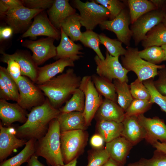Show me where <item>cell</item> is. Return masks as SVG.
<instances>
[{
	"label": "cell",
	"instance_id": "48",
	"mask_svg": "<svg viewBox=\"0 0 166 166\" xmlns=\"http://www.w3.org/2000/svg\"><path fill=\"white\" fill-rule=\"evenodd\" d=\"M104 142L102 136L98 133L93 135L90 140L91 145L95 149L103 148Z\"/></svg>",
	"mask_w": 166,
	"mask_h": 166
},
{
	"label": "cell",
	"instance_id": "43",
	"mask_svg": "<svg viewBox=\"0 0 166 166\" xmlns=\"http://www.w3.org/2000/svg\"><path fill=\"white\" fill-rule=\"evenodd\" d=\"M0 77L3 81L5 85L11 92L14 101L17 102L19 99V94L18 85L8 73L6 68L0 66Z\"/></svg>",
	"mask_w": 166,
	"mask_h": 166
},
{
	"label": "cell",
	"instance_id": "29",
	"mask_svg": "<svg viewBox=\"0 0 166 166\" xmlns=\"http://www.w3.org/2000/svg\"><path fill=\"white\" fill-rule=\"evenodd\" d=\"M36 140L33 139L28 140L22 151L15 156L2 162L0 166H20L27 162L35 154Z\"/></svg>",
	"mask_w": 166,
	"mask_h": 166
},
{
	"label": "cell",
	"instance_id": "56",
	"mask_svg": "<svg viewBox=\"0 0 166 166\" xmlns=\"http://www.w3.org/2000/svg\"><path fill=\"white\" fill-rule=\"evenodd\" d=\"M161 47L163 49L164 53V61H166V44L164 45Z\"/></svg>",
	"mask_w": 166,
	"mask_h": 166
},
{
	"label": "cell",
	"instance_id": "24",
	"mask_svg": "<svg viewBox=\"0 0 166 166\" xmlns=\"http://www.w3.org/2000/svg\"><path fill=\"white\" fill-rule=\"evenodd\" d=\"M61 38L59 45L56 47L57 59L69 58L74 61L82 57L83 53L80 50L83 48L81 45L74 43L61 28Z\"/></svg>",
	"mask_w": 166,
	"mask_h": 166
},
{
	"label": "cell",
	"instance_id": "14",
	"mask_svg": "<svg viewBox=\"0 0 166 166\" xmlns=\"http://www.w3.org/2000/svg\"><path fill=\"white\" fill-rule=\"evenodd\" d=\"M55 39L47 37L36 41L25 40L22 43L23 47L32 52V58L38 66L57 55L56 47L54 45Z\"/></svg>",
	"mask_w": 166,
	"mask_h": 166
},
{
	"label": "cell",
	"instance_id": "28",
	"mask_svg": "<svg viewBox=\"0 0 166 166\" xmlns=\"http://www.w3.org/2000/svg\"><path fill=\"white\" fill-rule=\"evenodd\" d=\"M80 14L76 13L66 18L61 23V28L73 42L80 41L82 35Z\"/></svg>",
	"mask_w": 166,
	"mask_h": 166
},
{
	"label": "cell",
	"instance_id": "20",
	"mask_svg": "<svg viewBox=\"0 0 166 166\" xmlns=\"http://www.w3.org/2000/svg\"><path fill=\"white\" fill-rule=\"evenodd\" d=\"M122 123L123 130L121 136L125 138L133 146L144 139L146 131L137 116L125 117Z\"/></svg>",
	"mask_w": 166,
	"mask_h": 166
},
{
	"label": "cell",
	"instance_id": "30",
	"mask_svg": "<svg viewBox=\"0 0 166 166\" xmlns=\"http://www.w3.org/2000/svg\"><path fill=\"white\" fill-rule=\"evenodd\" d=\"M127 2L129 7L131 24L145 13L157 9L150 0H128Z\"/></svg>",
	"mask_w": 166,
	"mask_h": 166
},
{
	"label": "cell",
	"instance_id": "9",
	"mask_svg": "<svg viewBox=\"0 0 166 166\" xmlns=\"http://www.w3.org/2000/svg\"><path fill=\"white\" fill-rule=\"evenodd\" d=\"M17 85L19 94L17 103L24 109H30L45 101L46 98L42 91L27 77L22 76Z\"/></svg>",
	"mask_w": 166,
	"mask_h": 166
},
{
	"label": "cell",
	"instance_id": "16",
	"mask_svg": "<svg viewBox=\"0 0 166 166\" xmlns=\"http://www.w3.org/2000/svg\"><path fill=\"white\" fill-rule=\"evenodd\" d=\"M0 160H3L15 149L25 145L27 141L15 135L16 132L11 127H3L0 124Z\"/></svg>",
	"mask_w": 166,
	"mask_h": 166
},
{
	"label": "cell",
	"instance_id": "41",
	"mask_svg": "<svg viewBox=\"0 0 166 166\" xmlns=\"http://www.w3.org/2000/svg\"><path fill=\"white\" fill-rule=\"evenodd\" d=\"M109 158V156L105 148L95 149L90 153L86 166H102Z\"/></svg>",
	"mask_w": 166,
	"mask_h": 166
},
{
	"label": "cell",
	"instance_id": "5",
	"mask_svg": "<svg viewBox=\"0 0 166 166\" xmlns=\"http://www.w3.org/2000/svg\"><path fill=\"white\" fill-rule=\"evenodd\" d=\"M72 2L73 7L79 11L80 22L86 30H93L97 25L110 18V15L108 10L94 0L84 2L79 0H74Z\"/></svg>",
	"mask_w": 166,
	"mask_h": 166
},
{
	"label": "cell",
	"instance_id": "35",
	"mask_svg": "<svg viewBox=\"0 0 166 166\" xmlns=\"http://www.w3.org/2000/svg\"><path fill=\"white\" fill-rule=\"evenodd\" d=\"M79 41L85 46L93 49L101 59L103 60L105 59L100 48L99 34L93 30H86L82 32Z\"/></svg>",
	"mask_w": 166,
	"mask_h": 166
},
{
	"label": "cell",
	"instance_id": "1",
	"mask_svg": "<svg viewBox=\"0 0 166 166\" xmlns=\"http://www.w3.org/2000/svg\"><path fill=\"white\" fill-rule=\"evenodd\" d=\"M60 113L59 109L53 107L46 98L42 105L33 108L27 114L26 122L16 130L17 136L24 139H39L47 132L50 122Z\"/></svg>",
	"mask_w": 166,
	"mask_h": 166
},
{
	"label": "cell",
	"instance_id": "6",
	"mask_svg": "<svg viewBox=\"0 0 166 166\" xmlns=\"http://www.w3.org/2000/svg\"><path fill=\"white\" fill-rule=\"evenodd\" d=\"M88 136L87 132L82 130L61 132V148L64 163H69L81 154L87 144Z\"/></svg>",
	"mask_w": 166,
	"mask_h": 166
},
{
	"label": "cell",
	"instance_id": "55",
	"mask_svg": "<svg viewBox=\"0 0 166 166\" xmlns=\"http://www.w3.org/2000/svg\"><path fill=\"white\" fill-rule=\"evenodd\" d=\"M77 158H76L69 163L63 165H57L55 166H77Z\"/></svg>",
	"mask_w": 166,
	"mask_h": 166
},
{
	"label": "cell",
	"instance_id": "31",
	"mask_svg": "<svg viewBox=\"0 0 166 166\" xmlns=\"http://www.w3.org/2000/svg\"><path fill=\"white\" fill-rule=\"evenodd\" d=\"M91 76L98 93L105 98L117 103V95L113 83L96 74H93Z\"/></svg>",
	"mask_w": 166,
	"mask_h": 166
},
{
	"label": "cell",
	"instance_id": "27",
	"mask_svg": "<svg viewBox=\"0 0 166 166\" xmlns=\"http://www.w3.org/2000/svg\"><path fill=\"white\" fill-rule=\"evenodd\" d=\"M141 43L144 49L166 44V26L162 23L155 26L148 32Z\"/></svg>",
	"mask_w": 166,
	"mask_h": 166
},
{
	"label": "cell",
	"instance_id": "49",
	"mask_svg": "<svg viewBox=\"0 0 166 166\" xmlns=\"http://www.w3.org/2000/svg\"><path fill=\"white\" fill-rule=\"evenodd\" d=\"M14 33L12 29L9 26L1 27L0 28V41L10 38Z\"/></svg>",
	"mask_w": 166,
	"mask_h": 166
},
{
	"label": "cell",
	"instance_id": "22",
	"mask_svg": "<svg viewBox=\"0 0 166 166\" xmlns=\"http://www.w3.org/2000/svg\"><path fill=\"white\" fill-rule=\"evenodd\" d=\"M97 121L104 120L122 123L125 112L117 103L104 98L94 116Z\"/></svg>",
	"mask_w": 166,
	"mask_h": 166
},
{
	"label": "cell",
	"instance_id": "57",
	"mask_svg": "<svg viewBox=\"0 0 166 166\" xmlns=\"http://www.w3.org/2000/svg\"><path fill=\"white\" fill-rule=\"evenodd\" d=\"M162 23L166 26V14L162 22Z\"/></svg>",
	"mask_w": 166,
	"mask_h": 166
},
{
	"label": "cell",
	"instance_id": "25",
	"mask_svg": "<svg viewBox=\"0 0 166 166\" xmlns=\"http://www.w3.org/2000/svg\"><path fill=\"white\" fill-rule=\"evenodd\" d=\"M56 119L59 123L61 132L76 130H85L88 127L81 112L60 113Z\"/></svg>",
	"mask_w": 166,
	"mask_h": 166
},
{
	"label": "cell",
	"instance_id": "47",
	"mask_svg": "<svg viewBox=\"0 0 166 166\" xmlns=\"http://www.w3.org/2000/svg\"><path fill=\"white\" fill-rule=\"evenodd\" d=\"M0 99L14 101L13 97L10 91L5 85L2 78L0 77Z\"/></svg>",
	"mask_w": 166,
	"mask_h": 166
},
{
	"label": "cell",
	"instance_id": "42",
	"mask_svg": "<svg viewBox=\"0 0 166 166\" xmlns=\"http://www.w3.org/2000/svg\"><path fill=\"white\" fill-rule=\"evenodd\" d=\"M96 3L101 5L109 12V20L115 18L125 8L124 4L118 0H94Z\"/></svg>",
	"mask_w": 166,
	"mask_h": 166
},
{
	"label": "cell",
	"instance_id": "36",
	"mask_svg": "<svg viewBox=\"0 0 166 166\" xmlns=\"http://www.w3.org/2000/svg\"><path fill=\"white\" fill-rule=\"evenodd\" d=\"M139 56L143 59L153 64L156 65L164 61V53L160 46H152L139 51Z\"/></svg>",
	"mask_w": 166,
	"mask_h": 166
},
{
	"label": "cell",
	"instance_id": "54",
	"mask_svg": "<svg viewBox=\"0 0 166 166\" xmlns=\"http://www.w3.org/2000/svg\"><path fill=\"white\" fill-rule=\"evenodd\" d=\"M102 166H123L111 158L108 160Z\"/></svg>",
	"mask_w": 166,
	"mask_h": 166
},
{
	"label": "cell",
	"instance_id": "34",
	"mask_svg": "<svg viewBox=\"0 0 166 166\" xmlns=\"http://www.w3.org/2000/svg\"><path fill=\"white\" fill-rule=\"evenodd\" d=\"M100 44L106 48L109 54L114 57L124 55L126 50L122 45V42L116 39H111L103 33L99 34Z\"/></svg>",
	"mask_w": 166,
	"mask_h": 166
},
{
	"label": "cell",
	"instance_id": "18",
	"mask_svg": "<svg viewBox=\"0 0 166 166\" xmlns=\"http://www.w3.org/2000/svg\"><path fill=\"white\" fill-rule=\"evenodd\" d=\"M27 115L25 109L17 103H11L0 99V118L4 125L10 126L15 122L24 123Z\"/></svg>",
	"mask_w": 166,
	"mask_h": 166
},
{
	"label": "cell",
	"instance_id": "11",
	"mask_svg": "<svg viewBox=\"0 0 166 166\" xmlns=\"http://www.w3.org/2000/svg\"><path fill=\"white\" fill-rule=\"evenodd\" d=\"M43 9H34L24 6L10 9L5 14L6 23L13 30L14 33L23 32L29 27L32 19Z\"/></svg>",
	"mask_w": 166,
	"mask_h": 166
},
{
	"label": "cell",
	"instance_id": "10",
	"mask_svg": "<svg viewBox=\"0 0 166 166\" xmlns=\"http://www.w3.org/2000/svg\"><path fill=\"white\" fill-rule=\"evenodd\" d=\"M166 14L162 9H157L142 15L131 24L130 30L136 46L144 38L148 32L162 23Z\"/></svg>",
	"mask_w": 166,
	"mask_h": 166
},
{
	"label": "cell",
	"instance_id": "32",
	"mask_svg": "<svg viewBox=\"0 0 166 166\" xmlns=\"http://www.w3.org/2000/svg\"><path fill=\"white\" fill-rule=\"evenodd\" d=\"M117 95V102L125 112L133 99L131 93L130 86L126 82H121L118 80H113Z\"/></svg>",
	"mask_w": 166,
	"mask_h": 166
},
{
	"label": "cell",
	"instance_id": "33",
	"mask_svg": "<svg viewBox=\"0 0 166 166\" xmlns=\"http://www.w3.org/2000/svg\"><path fill=\"white\" fill-rule=\"evenodd\" d=\"M85 106V94L79 88L74 92L71 98L66 102L65 105L59 109L61 113L74 111L83 113Z\"/></svg>",
	"mask_w": 166,
	"mask_h": 166
},
{
	"label": "cell",
	"instance_id": "58",
	"mask_svg": "<svg viewBox=\"0 0 166 166\" xmlns=\"http://www.w3.org/2000/svg\"><path fill=\"white\" fill-rule=\"evenodd\" d=\"M164 10L166 13V6H165Z\"/></svg>",
	"mask_w": 166,
	"mask_h": 166
},
{
	"label": "cell",
	"instance_id": "38",
	"mask_svg": "<svg viewBox=\"0 0 166 166\" xmlns=\"http://www.w3.org/2000/svg\"><path fill=\"white\" fill-rule=\"evenodd\" d=\"M153 78L143 81L150 95V102L158 105L162 111L166 113V96H164L156 89L153 84Z\"/></svg>",
	"mask_w": 166,
	"mask_h": 166
},
{
	"label": "cell",
	"instance_id": "44",
	"mask_svg": "<svg viewBox=\"0 0 166 166\" xmlns=\"http://www.w3.org/2000/svg\"><path fill=\"white\" fill-rule=\"evenodd\" d=\"M1 61L7 64V70L10 76L17 84L18 80L22 76L20 67L18 63L11 58L1 59Z\"/></svg>",
	"mask_w": 166,
	"mask_h": 166
},
{
	"label": "cell",
	"instance_id": "17",
	"mask_svg": "<svg viewBox=\"0 0 166 166\" xmlns=\"http://www.w3.org/2000/svg\"><path fill=\"white\" fill-rule=\"evenodd\" d=\"M1 59L11 58L16 61L19 65L22 75L28 77L35 83L38 76V67L28 52L22 50L17 51L13 54H8L2 52Z\"/></svg>",
	"mask_w": 166,
	"mask_h": 166
},
{
	"label": "cell",
	"instance_id": "40",
	"mask_svg": "<svg viewBox=\"0 0 166 166\" xmlns=\"http://www.w3.org/2000/svg\"><path fill=\"white\" fill-rule=\"evenodd\" d=\"M129 86L133 99L150 100V94L142 81L137 78L131 83Z\"/></svg>",
	"mask_w": 166,
	"mask_h": 166
},
{
	"label": "cell",
	"instance_id": "21",
	"mask_svg": "<svg viewBox=\"0 0 166 166\" xmlns=\"http://www.w3.org/2000/svg\"><path fill=\"white\" fill-rule=\"evenodd\" d=\"M74 66V61L69 58H62L52 63L38 67L35 83L40 85L51 79L59 73H62L67 66Z\"/></svg>",
	"mask_w": 166,
	"mask_h": 166
},
{
	"label": "cell",
	"instance_id": "12",
	"mask_svg": "<svg viewBox=\"0 0 166 166\" xmlns=\"http://www.w3.org/2000/svg\"><path fill=\"white\" fill-rule=\"evenodd\" d=\"M131 24L129 11L124 8L114 19L107 20L99 25L103 30H106L114 32L117 39L129 46L132 34L129 25Z\"/></svg>",
	"mask_w": 166,
	"mask_h": 166
},
{
	"label": "cell",
	"instance_id": "7",
	"mask_svg": "<svg viewBox=\"0 0 166 166\" xmlns=\"http://www.w3.org/2000/svg\"><path fill=\"white\" fill-rule=\"evenodd\" d=\"M105 53L106 57L103 60L97 55L94 57L97 65V75L112 82L113 80L117 79L128 82L127 74L129 71L119 62V57L111 56L107 50Z\"/></svg>",
	"mask_w": 166,
	"mask_h": 166
},
{
	"label": "cell",
	"instance_id": "37",
	"mask_svg": "<svg viewBox=\"0 0 166 166\" xmlns=\"http://www.w3.org/2000/svg\"><path fill=\"white\" fill-rule=\"evenodd\" d=\"M127 166H166V155L156 149L151 158H141L137 161L129 163Z\"/></svg>",
	"mask_w": 166,
	"mask_h": 166
},
{
	"label": "cell",
	"instance_id": "46",
	"mask_svg": "<svg viewBox=\"0 0 166 166\" xmlns=\"http://www.w3.org/2000/svg\"><path fill=\"white\" fill-rule=\"evenodd\" d=\"M158 70V78L153 81L155 87L162 95L166 96V67Z\"/></svg>",
	"mask_w": 166,
	"mask_h": 166
},
{
	"label": "cell",
	"instance_id": "39",
	"mask_svg": "<svg viewBox=\"0 0 166 166\" xmlns=\"http://www.w3.org/2000/svg\"><path fill=\"white\" fill-rule=\"evenodd\" d=\"M152 104L148 100L133 99L125 112V117L144 114L150 109Z\"/></svg>",
	"mask_w": 166,
	"mask_h": 166
},
{
	"label": "cell",
	"instance_id": "4",
	"mask_svg": "<svg viewBox=\"0 0 166 166\" xmlns=\"http://www.w3.org/2000/svg\"><path fill=\"white\" fill-rule=\"evenodd\" d=\"M125 54L121 56L122 65L129 71L133 72L142 81L154 78L158 75V69L166 67L164 65L151 64L142 59L137 48L127 46Z\"/></svg>",
	"mask_w": 166,
	"mask_h": 166
},
{
	"label": "cell",
	"instance_id": "53",
	"mask_svg": "<svg viewBox=\"0 0 166 166\" xmlns=\"http://www.w3.org/2000/svg\"><path fill=\"white\" fill-rule=\"evenodd\" d=\"M150 1L155 6L157 9H162L164 10L166 5V0H150Z\"/></svg>",
	"mask_w": 166,
	"mask_h": 166
},
{
	"label": "cell",
	"instance_id": "45",
	"mask_svg": "<svg viewBox=\"0 0 166 166\" xmlns=\"http://www.w3.org/2000/svg\"><path fill=\"white\" fill-rule=\"evenodd\" d=\"M23 6L34 9H49L53 4L54 0H22Z\"/></svg>",
	"mask_w": 166,
	"mask_h": 166
},
{
	"label": "cell",
	"instance_id": "19",
	"mask_svg": "<svg viewBox=\"0 0 166 166\" xmlns=\"http://www.w3.org/2000/svg\"><path fill=\"white\" fill-rule=\"evenodd\" d=\"M133 146L125 138L121 136L106 143L105 148L110 158L124 166Z\"/></svg>",
	"mask_w": 166,
	"mask_h": 166
},
{
	"label": "cell",
	"instance_id": "26",
	"mask_svg": "<svg viewBox=\"0 0 166 166\" xmlns=\"http://www.w3.org/2000/svg\"><path fill=\"white\" fill-rule=\"evenodd\" d=\"M96 127L98 133L106 143L121 136L123 130L122 123L112 121H97Z\"/></svg>",
	"mask_w": 166,
	"mask_h": 166
},
{
	"label": "cell",
	"instance_id": "2",
	"mask_svg": "<svg viewBox=\"0 0 166 166\" xmlns=\"http://www.w3.org/2000/svg\"><path fill=\"white\" fill-rule=\"evenodd\" d=\"M81 79L73 69L69 68L65 73L37 86L47 97L52 106L58 109L79 88Z\"/></svg>",
	"mask_w": 166,
	"mask_h": 166
},
{
	"label": "cell",
	"instance_id": "23",
	"mask_svg": "<svg viewBox=\"0 0 166 166\" xmlns=\"http://www.w3.org/2000/svg\"><path fill=\"white\" fill-rule=\"evenodd\" d=\"M76 10L69 3L68 0H54L47 13L52 24L60 30L62 22L69 16L76 13Z\"/></svg>",
	"mask_w": 166,
	"mask_h": 166
},
{
	"label": "cell",
	"instance_id": "52",
	"mask_svg": "<svg viewBox=\"0 0 166 166\" xmlns=\"http://www.w3.org/2000/svg\"><path fill=\"white\" fill-rule=\"evenodd\" d=\"M28 166H45L38 160L37 156L33 155L27 162Z\"/></svg>",
	"mask_w": 166,
	"mask_h": 166
},
{
	"label": "cell",
	"instance_id": "15",
	"mask_svg": "<svg viewBox=\"0 0 166 166\" xmlns=\"http://www.w3.org/2000/svg\"><path fill=\"white\" fill-rule=\"evenodd\" d=\"M137 117L146 131L144 139L147 143L152 145L159 140L161 143H166V124L164 120L157 117H147L144 114Z\"/></svg>",
	"mask_w": 166,
	"mask_h": 166
},
{
	"label": "cell",
	"instance_id": "3",
	"mask_svg": "<svg viewBox=\"0 0 166 166\" xmlns=\"http://www.w3.org/2000/svg\"><path fill=\"white\" fill-rule=\"evenodd\" d=\"M61 131L56 118L51 121L45 135L35 143V154L44 158L50 166L64 164L61 148Z\"/></svg>",
	"mask_w": 166,
	"mask_h": 166
},
{
	"label": "cell",
	"instance_id": "51",
	"mask_svg": "<svg viewBox=\"0 0 166 166\" xmlns=\"http://www.w3.org/2000/svg\"><path fill=\"white\" fill-rule=\"evenodd\" d=\"M152 145L156 149L166 155V143H162L157 141L154 142Z\"/></svg>",
	"mask_w": 166,
	"mask_h": 166
},
{
	"label": "cell",
	"instance_id": "13",
	"mask_svg": "<svg viewBox=\"0 0 166 166\" xmlns=\"http://www.w3.org/2000/svg\"><path fill=\"white\" fill-rule=\"evenodd\" d=\"M44 11L37 14L33 22L20 38L29 37L34 38L40 36H46L58 41L61 38L60 30L56 28L51 23Z\"/></svg>",
	"mask_w": 166,
	"mask_h": 166
},
{
	"label": "cell",
	"instance_id": "8",
	"mask_svg": "<svg viewBox=\"0 0 166 166\" xmlns=\"http://www.w3.org/2000/svg\"><path fill=\"white\" fill-rule=\"evenodd\" d=\"M79 88L85 94V106L83 114L88 127L90 125L103 99L96 89L91 76L87 75L83 77L81 79Z\"/></svg>",
	"mask_w": 166,
	"mask_h": 166
},
{
	"label": "cell",
	"instance_id": "50",
	"mask_svg": "<svg viewBox=\"0 0 166 166\" xmlns=\"http://www.w3.org/2000/svg\"><path fill=\"white\" fill-rule=\"evenodd\" d=\"M9 10L24 6L21 0H1Z\"/></svg>",
	"mask_w": 166,
	"mask_h": 166
}]
</instances>
